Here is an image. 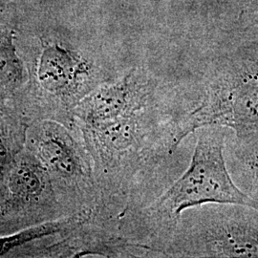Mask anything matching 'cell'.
Wrapping results in <instances>:
<instances>
[{
    "instance_id": "obj_1",
    "label": "cell",
    "mask_w": 258,
    "mask_h": 258,
    "mask_svg": "<svg viewBox=\"0 0 258 258\" xmlns=\"http://www.w3.org/2000/svg\"><path fill=\"white\" fill-rule=\"evenodd\" d=\"M174 114L157 102L116 120L78 127L92 164L95 220L116 226L132 207L135 184L175 151Z\"/></svg>"
},
{
    "instance_id": "obj_2",
    "label": "cell",
    "mask_w": 258,
    "mask_h": 258,
    "mask_svg": "<svg viewBox=\"0 0 258 258\" xmlns=\"http://www.w3.org/2000/svg\"><path fill=\"white\" fill-rule=\"evenodd\" d=\"M191 163L183 175L147 206L125 212L116 223L118 233L151 257H165L183 212L207 204H232L258 209L257 199L231 180L224 157L226 128L199 129Z\"/></svg>"
},
{
    "instance_id": "obj_3",
    "label": "cell",
    "mask_w": 258,
    "mask_h": 258,
    "mask_svg": "<svg viewBox=\"0 0 258 258\" xmlns=\"http://www.w3.org/2000/svg\"><path fill=\"white\" fill-rule=\"evenodd\" d=\"M256 66L228 71L210 85L200 104L176 114L174 149L189 134L207 126L232 129L237 141L236 155L249 172L257 190L258 96Z\"/></svg>"
},
{
    "instance_id": "obj_4",
    "label": "cell",
    "mask_w": 258,
    "mask_h": 258,
    "mask_svg": "<svg viewBox=\"0 0 258 258\" xmlns=\"http://www.w3.org/2000/svg\"><path fill=\"white\" fill-rule=\"evenodd\" d=\"M208 205L182 214L165 257H257V210L232 204Z\"/></svg>"
},
{
    "instance_id": "obj_5",
    "label": "cell",
    "mask_w": 258,
    "mask_h": 258,
    "mask_svg": "<svg viewBox=\"0 0 258 258\" xmlns=\"http://www.w3.org/2000/svg\"><path fill=\"white\" fill-rule=\"evenodd\" d=\"M64 124L53 120L38 123L32 134V149L44 166L61 202L81 211L93 209L97 201L92 164L84 145Z\"/></svg>"
},
{
    "instance_id": "obj_6",
    "label": "cell",
    "mask_w": 258,
    "mask_h": 258,
    "mask_svg": "<svg viewBox=\"0 0 258 258\" xmlns=\"http://www.w3.org/2000/svg\"><path fill=\"white\" fill-rule=\"evenodd\" d=\"M155 90L153 81L136 70L115 83L101 84L75 107L74 126H91L144 110L157 103Z\"/></svg>"
},
{
    "instance_id": "obj_7",
    "label": "cell",
    "mask_w": 258,
    "mask_h": 258,
    "mask_svg": "<svg viewBox=\"0 0 258 258\" xmlns=\"http://www.w3.org/2000/svg\"><path fill=\"white\" fill-rule=\"evenodd\" d=\"M1 181L6 209H34L46 221L60 218L56 216L60 213L66 215L51 177L34 154L14 159Z\"/></svg>"
},
{
    "instance_id": "obj_8",
    "label": "cell",
    "mask_w": 258,
    "mask_h": 258,
    "mask_svg": "<svg viewBox=\"0 0 258 258\" xmlns=\"http://www.w3.org/2000/svg\"><path fill=\"white\" fill-rule=\"evenodd\" d=\"M92 216L93 209L87 208L63 217L30 227L15 234L0 236V257L29 242L56 234L71 233L89 221Z\"/></svg>"
},
{
    "instance_id": "obj_9",
    "label": "cell",
    "mask_w": 258,
    "mask_h": 258,
    "mask_svg": "<svg viewBox=\"0 0 258 258\" xmlns=\"http://www.w3.org/2000/svg\"><path fill=\"white\" fill-rule=\"evenodd\" d=\"M22 77V66L9 35L0 36V92L13 88Z\"/></svg>"
},
{
    "instance_id": "obj_10",
    "label": "cell",
    "mask_w": 258,
    "mask_h": 258,
    "mask_svg": "<svg viewBox=\"0 0 258 258\" xmlns=\"http://www.w3.org/2000/svg\"><path fill=\"white\" fill-rule=\"evenodd\" d=\"M16 154L17 150L8 135V130L0 121V182Z\"/></svg>"
}]
</instances>
